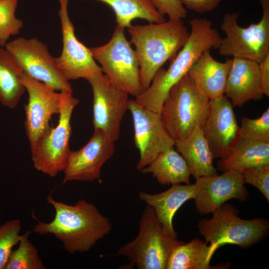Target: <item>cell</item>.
<instances>
[{"label":"cell","mask_w":269,"mask_h":269,"mask_svg":"<svg viewBox=\"0 0 269 269\" xmlns=\"http://www.w3.org/2000/svg\"><path fill=\"white\" fill-rule=\"evenodd\" d=\"M46 200L55 209L54 218L49 223L38 221L32 231L53 234L69 253L88 251L112 230L109 220L84 199L73 205L56 201L51 195Z\"/></svg>","instance_id":"cell-1"},{"label":"cell","mask_w":269,"mask_h":269,"mask_svg":"<svg viewBox=\"0 0 269 269\" xmlns=\"http://www.w3.org/2000/svg\"><path fill=\"white\" fill-rule=\"evenodd\" d=\"M191 32L183 47L172 58L167 69H159L149 86L135 100L140 105L160 113L171 88L185 75L206 50L217 49L222 37L206 18H193L189 21Z\"/></svg>","instance_id":"cell-2"},{"label":"cell","mask_w":269,"mask_h":269,"mask_svg":"<svg viewBox=\"0 0 269 269\" xmlns=\"http://www.w3.org/2000/svg\"><path fill=\"white\" fill-rule=\"evenodd\" d=\"M128 29L130 43L135 46L139 63L143 92L149 86L157 71L183 47L190 32L182 19L131 25Z\"/></svg>","instance_id":"cell-3"},{"label":"cell","mask_w":269,"mask_h":269,"mask_svg":"<svg viewBox=\"0 0 269 269\" xmlns=\"http://www.w3.org/2000/svg\"><path fill=\"white\" fill-rule=\"evenodd\" d=\"M209 107L210 100L187 73L169 91L161 108V119L175 141L184 139L197 128H202Z\"/></svg>","instance_id":"cell-4"},{"label":"cell","mask_w":269,"mask_h":269,"mask_svg":"<svg viewBox=\"0 0 269 269\" xmlns=\"http://www.w3.org/2000/svg\"><path fill=\"white\" fill-rule=\"evenodd\" d=\"M182 242L165 231L152 208L147 205L139 220L137 236L120 247L115 255L126 257L138 269H166L170 253Z\"/></svg>","instance_id":"cell-5"},{"label":"cell","mask_w":269,"mask_h":269,"mask_svg":"<svg viewBox=\"0 0 269 269\" xmlns=\"http://www.w3.org/2000/svg\"><path fill=\"white\" fill-rule=\"evenodd\" d=\"M210 219H202L198 225L199 232L215 251L226 244L248 248L266 236L269 230L267 220H245L238 217L233 206L224 203L213 213Z\"/></svg>","instance_id":"cell-6"},{"label":"cell","mask_w":269,"mask_h":269,"mask_svg":"<svg viewBox=\"0 0 269 269\" xmlns=\"http://www.w3.org/2000/svg\"><path fill=\"white\" fill-rule=\"evenodd\" d=\"M125 28L117 25L105 44L90 48L103 73L117 88L136 97L142 92L140 68L135 50L127 39Z\"/></svg>","instance_id":"cell-7"},{"label":"cell","mask_w":269,"mask_h":269,"mask_svg":"<svg viewBox=\"0 0 269 269\" xmlns=\"http://www.w3.org/2000/svg\"><path fill=\"white\" fill-rule=\"evenodd\" d=\"M262 8L261 19L247 27L239 25V14H226L221 25L225 36L217 49L223 56H232L261 63L269 55V0H259Z\"/></svg>","instance_id":"cell-8"},{"label":"cell","mask_w":269,"mask_h":269,"mask_svg":"<svg viewBox=\"0 0 269 269\" xmlns=\"http://www.w3.org/2000/svg\"><path fill=\"white\" fill-rule=\"evenodd\" d=\"M79 103L72 93L59 92L58 123L41 136L30 150L33 167L37 170L52 177L63 171L71 151V116Z\"/></svg>","instance_id":"cell-9"},{"label":"cell","mask_w":269,"mask_h":269,"mask_svg":"<svg viewBox=\"0 0 269 269\" xmlns=\"http://www.w3.org/2000/svg\"><path fill=\"white\" fill-rule=\"evenodd\" d=\"M4 48L15 58L24 73L56 91L73 93L68 80L57 67L47 46L36 38L18 37Z\"/></svg>","instance_id":"cell-10"},{"label":"cell","mask_w":269,"mask_h":269,"mask_svg":"<svg viewBox=\"0 0 269 269\" xmlns=\"http://www.w3.org/2000/svg\"><path fill=\"white\" fill-rule=\"evenodd\" d=\"M128 110L132 116L134 141L139 152L136 168L141 171L161 152L174 146L175 140L163 124L161 114L129 100Z\"/></svg>","instance_id":"cell-11"},{"label":"cell","mask_w":269,"mask_h":269,"mask_svg":"<svg viewBox=\"0 0 269 269\" xmlns=\"http://www.w3.org/2000/svg\"><path fill=\"white\" fill-rule=\"evenodd\" d=\"M62 35V49L60 55L55 57V63L64 77L68 81L90 78L103 74L96 62L90 48L87 47L76 37L75 28L68 11L69 0H58Z\"/></svg>","instance_id":"cell-12"},{"label":"cell","mask_w":269,"mask_h":269,"mask_svg":"<svg viewBox=\"0 0 269 269\" xmlns=\"http://www.w3.org/2000/svg\"><path fill=\"white\" fill-rule=\"evenodd\" d=\"M87 81L93 92L94 130L103 131L112 140H118L121 124L128 110L129 94L116 87L104 74Z\"/></svg>","instance_id":"cell-13"},{"label":"cell","mask_w":269,"mask_h":269,"mask_svg":"<svg viewBox=\"0 0 269 269\" xmlns=\"http://www.w3.org/2000/svg\"><path fill=\"white\" fill-rule=\"evenodd\" d=\"M23 83L28 95L24 106V127L30 150L51 127L52 116L59 114V93L23 72Z\"/></svg>","instance_id":"cell-14"},{"label":"cell","mask_w":269,"mask_h":269,"mask_svg":"<svg viewBox=\"0 0 269 269\" xmlns=\"http://www.w3.org/2000/svg\"><path fill=\"white\" fill-rule=\"evenodd\" d=\"M115 142L103 131L94 130L85 145L70 151L63 171V183L100 180L103 165L115 151Z\"/></svg>","instance_id":"cell-15"},{"label":"cell","mask_w":269,"mask_h":269,"mask_svg":"<svg viewBox=\"0 0 269 269\" xmlns=\"http://www.w3.org/2000/svg\"><path fill=\"white\" fill-rule=\"evenodd\" d=\"M241 172L228 170L219 175L202 176L196 179L194 202L201 214L213 213L226 201L236 199L244 201L249 195Z\"/></svg>","instance_id":"cell-16"},{"label":"cell","mask_w":269,"mask_h":269,"mask_svg":"<svg viewBox=\"0 0 269 269\" xmlns=\"http://www.w3.org/2000/svg\"><path fill=\"white\" fill-rule=\"evenodd\" d=\"M202 129L214 158L226 157L240 138L233 106L225 95L210 100L209 113Z\"/></svg>","instance_id":"cell-17"},{"label":"cell","mask_w":269,"mask_h":269,"mask_svg":"<svg viewBox=\"0 0 269 269\" xmlns=\"http://www.w3.org/2000/svg\"><path fill=\"white\" fill-rule=\"evenodd\" d=\"M225 94L233 107H241L250 100L262 99L264 95L261 87L259 64L247 59L232 57Z\"/></svg>","instance_id":"cell-18"},{"label":"cell","mask_w":269,"mask_h":269,"mask_svg":"<svg viewBox=\"0 0 269 269\" xmlns=\"http://www.w3.org/2000/svg\"><path fill=\"white\" fill-rule=\"evenodd\" d=\"M231 59L223 62L215 60L210 50L204 51L192 65L188 74L198 90L210 100L225 94Z\"/></svg>","instance_id":"cell-19"},{"label":"cell","mask_w":269,"mask_h":269,"mask_svg":"<svg viewBox=\"0 0 269 269\" xmlns=\"http://www.w3.org/2000/svg\"><path fill=\"white\" fill-rule=\"evenodd\" d=\"M139 199L153 209L157 219L165 231L177 238L173 226V218L177 211L187 201L194 198V184H174L163 192L150 194L138 193Z\"/></svg>","instance_id":"cell-20"},{"label":"cell","mask_w":269,"mask_h":269,"mask_svg":"<svg viewBox=\"0 0 269 269\" xmlns=\"http://www.w3.org/2000/svg\"><path fill=\"white\" fill-rule=\"evenodd\" d=\"M174 146L195 179L218 175L213 164V154L202 128H197L184 139L175 141Z\"/></svg>","instance_id":"cell-21"},{"label":"cell","mask_w":269,"mask_h":269,"mask_svg":"<svg viewBox=\"0 0 269 269\" xmlns=\"http://www.w3.org/2000/svg\"><path fill=\"white\" fill-rule=\"evenodd\" d=\"M221 171L242 172L269 165V142L240 138L228 155L217 163Z\"/></svg>","instance_id":"cell-22"},{"label":"cell","mask_w":269,"mask_h":269,"mask_svg":"<svg viewBox=\"0 0 269 269\" xmlns=\"http://www.w3.org/2000/svg\"><path fill=\"white\" fill-rule=\"evenodd\" d=\"M151 173L162 185L190 184L191 175L187 164L174 146L160 152L141 171Z\"/></svg>","instance_id":"cell-23"},{"label":"cell","mask_w":269,"mask_h":269,"mask_svg":"<svg viewBox=\"0 0 269 269\" xmlns=\"http://www.w3.org/2000/svg\"><path fill=\"white\" fill-rule=\"evenodd\" d=\"M215 252L211 245L197 239L187 243L182 242L170 253L166 269H219L227 267L224 265H210Z\"/></svg>","instance_id":"cell-24"},{"label":"cell","mask_w":269,"mask_h":269,"mask_svg":"<svg viewBox=\"0 0 269 269\" xmlns=\"http://www.w3.org/2000/svg\"><path fill=\"white\" fill-rule=\"evenodd\" d=\"M23 71L15 58L4 48L0 47V103L14 109L25 91Z\"/></svg>","instance_id":"cell-25"},{"label":"cell","mask_w":269,"mask_h":269,"mask_svg":"<svg viewBox=\"0 0 269 269\" xmlns=\"http://www.w3.org/2000/svg\"><path fill=\"white\" fill-rule=\"evenodd\" d=\"M104 3L114 11L117 24L128 28L135 19H142L149 23L166 20L154 6L151 0H93Z\"/></svg>","instance_id":"cell-26"},{"label":"cell","mask_w":269,"mask_h":269,"mask_svg":"<svg viewBox=\"0 0 269 269\" xmlns=\"http://www.w3.org/2000/svg\"><path fill=\"white\" fill-rule=\"evenodd\" d=\"M30 232L22 235L18 248L12 250L4 269H44L45 267L39 258L37 249L30 242Z\"/></svg>","instance_id":"cell-27"},{"label":"cell","mask_w":269,"mask_h":269,"mask_svg":"<svg viewBox=\"0 0 269 269\" xmlns=\"http://www.w3.org/2000/svg\"><path fill=\"white\" fill-rule=\"evenodd\" d=\"M18 0H0V47L4 48L11 36L19 34L22 21L15 15Z\"/></svg>","instance_id":"cell-28"},{"label":"cell","mask_w":269,"mask_h":269,"mask_svg":"<svg viewBox=\"0 0 269 269\" xmlns=\"http://www.w3.org/2000/svg\"><path fill=\"white\" fill-rule=\"evenodd\" d=\"M240 136L245 139L269 142V108L258 118H243Z\"/></svg>","instance_id":"cell-29"},{"label":"cell","mask_w":269,"mask_h":269,"mask_svg":"<svg viewBox=\"0 0 269 269\" xmlns=\"http://www.w3.org/2000/svg\"><path fill=\"white\" fill-rule=\"evenodd\" d=\"M21 229L19 219L9 220L0 226V269H4L12 248L19 243Z\"/></svg>","instance_id":"cell-30"},{"label":"cell","mask_w":269,"mask_h":269,"mask_svg":"<svg viewBox=\"0 0 269 269\" xmlns=\"http://www.w3.org/2000/svg\"><path fill=\"white\" fill-rule=\"evenodd\" d=\"M245 183L257 188L269 201V165L241 172Z\"/></svg>","instance_id":"cell-31"},{"label":"cell","mask_w":269,"mask_h":269,"mask_svg":"<svg viewBox=\"0 0 269 269\" xmlns=\"http://www.w3.org/2000/svg\"><path fill=\"white\" fill-rule=\"evenodd\" d=\"M158 12L162 16L167 15L169 19L185 18L186 10L179 0H151Z\"/></svg>","instance_id":"cell-32"},{"label":"cell","mask_w":269,"mask_h":269,"mask_svg":"<svg viewBox=\"0 0 269 269\" xmlns=\"http://www.w3.org/2000/svg\"><path fill=\"white\" fill-rule=\"evenodd\" d=\"M190 10L199 13L210 12L217 7L222 0H179Z\"/></svg>","instance_id":"cell-33"},{"label":"cell","mask_w":269,"mask_h":269,"mask_svg":"<svg viewBox=\"0 0 269 269\" xmlns=\"http://www.w3.org/2000/svg\"><path fill=\"white\" fill-rule=\"evenodd\" d=\"M260 65L261 87L263 94L269 96V55L261 63Z\"/></svg>","instance_id":"cell-34"}]
</instances>
